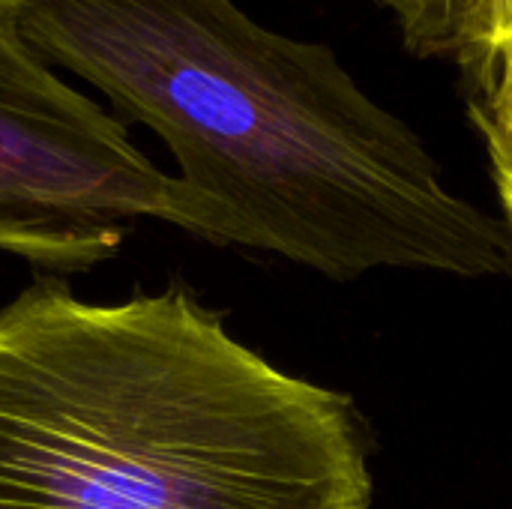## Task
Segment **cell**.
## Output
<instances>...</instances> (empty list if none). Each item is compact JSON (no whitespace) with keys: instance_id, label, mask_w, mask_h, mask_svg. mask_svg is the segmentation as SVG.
<instances>
[{"instance_id":"1","label":"cell","mask_w":512,"mask_h":509,"mask_svg":"<svg viewBox=\"0 0 512 509\" xmlns=\"http://www.w3.org/2000/svg\"><path fill=\"white\" fill-rule=\"evenodd\" d=\"M21 27L54 69L165 141L192 234L333 282L512 273L510 225L456 195L330 45L276 33L234 0H30Z\"/></svg>"},{"instance_id":"2","label":"cell","mask_w":512,"mask_h":509,"mask_svg":"<svg viewBox=\"0 0 512 509\" xmlns=\"http://www.w3.org/2000/svg\"><path fill=\"white\" fill-rule=\"evenodd\" d=\"M351 396L294 378L189 291L0 309V509H369Z\"/></svg>"},{"instance_id":"3","label":"cell","mask_w":512,"mask_h":509,"mask_svg":"<svg viewBox=\"0 0 512 509\" xmlns=\"http://www.w3.org/2000/svg\"><path fill=\"white\" fill-rule=\"evenodd\" d=\"M138 219L192 231L180 183L27 42L18 6H0V252L87 273Z\"/></svg>"},{"instance_id":"4","label":"cell","mask_w":512,"mask_h":509,"mask_svg":"<svg viewBox=\"0 0 512 509\" xmlns=\"http://www.w3.org/2000/svg\"><path fill=\"white\" fill-rule=\"evenodd\" d=\"M405 48L417 57H456L471 72L495 36L498 0H390Z\"/></svg>"},{"instance_id":"5","label":"cell","mask_w":512,"mask_h":509,"mask_svg":"<svg viewBox=\"0 0 512 509\" xmlns=\"http://www.w3.org/2000/svg\"><path fill=\"white\" fill-rule=\"evenodd\" d=\"M471 120L483 135L492 180L498 189V201L504 210V222L512 231V72L495 75L480 84L471 102Z\"/></svg>"},{"instance_id":"6","label":"cell","mask_w":512,"mask_h":509,"mask_svg":"<svg viewBox=\"0 0 512 509\" xmlns=\"http://www.w3.org/2000/svg\"><path fill=\"white\" fill-rule=\"evenodd\" d=\"M512 72V0H498V18H495V36L486 51L483 66L474 72L477 87L486 84L495 75Z\"/></svg>"},{"instance_id":"7","label":"cell","mask_w":512,"mask_h":509,"mask_svg":"<svg viewBox=\"0 0 512 509\" xmlns=\"http://www.w3.org/2000/svg\"><path fill=\"white\" fill-rule=\"evenodd\" d=\"M27 3H30V0H0V6H18V9L27 6Z\"/></svg>"},{"instance_id":"8","label":"cell","mask_w":512,"mask_h":509,"mask_svg":"<svg viewBox=\"0 0 512 509\" xmlns=\"http://www.w3.org/2000/svg\"><path fill=\"white\" fill-rule=\"evenodd\" d=\"M384 3H390V0H384Z\"/></svg>"}]
</instances>
